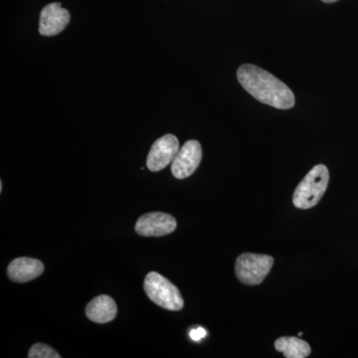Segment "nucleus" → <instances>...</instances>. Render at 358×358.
Segmentation results:
<instances>
[{
  "label": "nucleus",
  "mask_w": 358,
  "mask_h": 358,
  "mask_svg": "<svg viewBox=\"0 0 358 358\" xmlns=\"http://www.w3.org/2000/svg\"><path fill=\"white\" fill-rule=\"evenodd\" d=\"M239 83L259 102L275 109L289 110L294 106L292 90L281 80L256 65L244 64L237 71Z\"/></svg>",
  "instance_id": "nucleus-1"
},
{
  "label": "nucleus",
  "mask_w": 358,
  "mask_h": 358,
  "mask_svg": "<svg viewBox=\"0 0 358 358\" xmlns=\"http://www.w3.org/2000/svg\"><path fill=\"white\" fill-rule=\"evenodd\" d=\"M329 181V173L326 166L317 164L313 167L294 190V206L299 209L313 208L324 196Z\"/></svg>",
  "instance_id": "nucleus-2"
},
{
  "label": "nucleus",
  "mask_w": 358,
  "mask_h": 358,
  "mask_svg": "<svg viewBox=\"0 0 358 358\" xmlns=\"http://www.w3.org/2000/svg\"><path fill=\"white\" fill-rule=\"evenodd\" d=\"M145 292L150 301L166 310L176 312L185 305L178 287L159 273H148L145 279Z\"/></svg>",
  "instance_id": "nucleus-3"
},
{
  "label": "nucleus",
  "mask_w": 358,
  "mask_h": 358,
  "mask_svg": "<svg viewBox=\"0 0 358 358\" xmlns=\"http://www.w3.org/2000/svg\"><path fill=\"white\" fill-rule=\"evenodd\" d=\"M274 265L272 256L244 253L238 257L235 272L242 284L256 286L264 281Z\"/></svg>",
  "instance_id": "nucleus-4"
},
{
  "label": "nucleus",
  "mask_w": 358,
  "mask_h": 358,
  "mask_svg": "<svg viewBox=\"0 0 358 358\" xmlns=\"http://www.w3.org/2000/svg\"><path fill=\"white\" fill-rule=\"evenodd\" d=\"M179 152V141L173 134H166L155 141L148 155L147 166L150 171L157 173L173 164Z\"/></svg>",
  "instance_id": "nucleus-5"
},
{
  "label": "nucleus",
  "mask_w": 358,
  "mask_h": 358,
  "mask_svg": "<svg viewBox=\"0 0 358 358\" xmlns=\"http://www.w3.org/2000/svg\"><path fill=\"white\" fill-rule=\"evenodd\" d=\"M176 218L164 212H150L138 219L136 232L143 237H162L176 229Z\"/></svg>",
  "instance_id": "nucleus-6"
},
{
  "label": "nucleus",
  "mask_w": 358,
  "mask_h": 358,
  "mask_svg": "<svg viewBox=\"0 0 358 358\" xmlns=\"http://www.w3.org/2000/svg\"><path fill=\"white\" fill-rule=\"evenodd\" d=\"M202 159V148L199 141H188L179 148L171 164V173L174 178L185 179L192 176L199 166Z\"/></svg>",
  "instance_id": "nucleus-7"
},
{
  "label": "nucleus",
  "mask_w": 358,
  "mask_h": 358,
  "mask_svg": "<svg viewBox=\"0 0 358 358\" xmlns=\"http://www.w3.org/2000/svg\"><path fill=\"white\" fill-rule=\"evenodd\" d=\"M70 22V13L61 3L48 4L40 14L39 33L43 36H55L67 27Z\"/></svg>",
  "instance_id": "nucleus-8"
},
{
  "label": "nucleus",
  "mask_w": 358,
  "mask_h": 358,
  "mask_svg": "<svg viewBox=\"0 0 358 358\" xmlns=\"http://www.w3.org/2000/svg\"><path fill=\"white\" fill-rule=\"evenodd\" d=\"M44 264L37 259L21 257L9 264L7 275L11 281L27 282L36 279L44 272Z\"/></svg>",
  "instance_id": "nucleus-9"
},
{
  "label": "nucleus",
  "mask_w": 358,
  "mask_h": 358,
  "mask_svg": "<svg viewBox=\"0 0 358 358\" xmlns=\"http://www.w3.org/2000/svg\"><path fill=\"white\" fill-rule=\"evenodd\" d=\"M117 303L109 296L101 294L93 299L86 308L87 317L96 324H107L117 315Z\"/></svg>",
  "instance_id": "nucleus-10"
},
{
  "label": "nucleus",
  "mask_w": 358,
  "mask_h": 358,
  "mask_svg": "<svg viewBox=\"0 0 358 358\" xmlns=\"http://www.w3.org/2000/svg\"><path fill=\"white\" fill-rule=\"evenodd\" d=\"M275 348L284 353L287 358H306L310 355V346L307 341L298 338H280L275 341Z\"/></svg>",
  "instance_id": "nucleus-11"
},
{
  "label": "nucleus",
  "mask_w": 358,
  "mask_h": 358,
  "mask_svg": "<svg viewBox=\"0 0 358 358\" xmlns=\"http://www.w3.org/2000/svg\"><path fill=\"white\" fill-rule=\"evenodd\" d=\"M29 358H60L61 355H59L55 350L51 346L44 345V343H36L30 348L29 353H28Z\"/></svg>",
  "instance_id": "nucleus-12"
},
{
  "label": "nucleus",
  "mask_w": 358,
  "mask_h": 358,
  "mask_svg": "<svg viewBox=\"0 0 358 358\" xmlns=\"http://www.w3.org/2000/svg\"><path fill=\"white\" fill-rule=\"evenodd\" d=\"M205 336H206V331H205V329H201V327L197 329H192V331H190V338H192L193 341H199V339L204 338Z\"/></svg>",
  "instance_id": "nucleus-13"
},
{
  "label": "nucleus",
  "mask_w": 358,
  "mask_h": 358,
  "mask_svg": "<svg viewBox=\"0 0 358 358\" xmlns=\"http://www.w3.org/2000/svg\"><path fill=\"white\" fill-rule=\"evenodd\" d=\"M324 3H334V2L338 1V0H322Z\"/></svg>",
  "instance_id": "nucleus-14"
},
{
  "label": "nucleus",
  "mask_w": 358,
  "mask_h": 358,
  "mask_svg": "<svg viewBox=\"0 0 358 358\" xmlns=\"http://www.w3.org/2000/svg\"><path fill=\"white\" fill-rule=\"evenodd\" d=\"M2 188H3V185H2V181L0 182V192H2Z\"/></svg>",
  "instance_id": "nucleus-15"
},
{
  "label": "nucleus",
  "mask_w": 358,
  "mask_h": 358,
  "mask_svg": "<svg viewBox=\"0 0 358 358\" xmlns=\"http://www.w3.org/2000/svg\"><path fill=\"white\" fill-rule=\"evenodd\" d=\"M303 336V333H299V336Z\"/></svg>",
  "instance_id": "nucleus-16"
}]
</instances>
